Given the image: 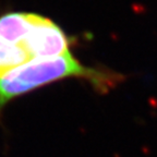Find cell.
Returning <instances> with one entry per match:
<instances>
[{
    "mask_svg": "<svg viewBox=\"0 0 157 157\" xmlns=\"http://www.w3.org/2000/svg\"><path fill=\"white\" fill-rule=\"evenodd\" d=\"M71 78H83L101 93L109 92L123 80L122 74L110 69L84 66L71 52L58 57L32 59L0 75V110L13 98Z\"/></svg>",
    "mask_w": 157,
    "mask_h": 157,
    "instance_id": "6da1fadb",
    "label": "cell"
},
{
    "mask_svg": "<svg viewBox=\"0 0 157 157\" xmlns=\"http://www.w3.org/2000/svg\"><path fill=\"white\" fill-rule=\"evenodd\" d=\"M31 60L58 57L70 52V39L58 24L48 17L31 13L29 26L20 44Z\"/></svg>",
    "mask_w": 157,
    "mask_h": 157,
    "instance_id": "7a4b0ae2",
    "label": "cell"
},
{
    "mask_svg": "<svg viewBox=\"0 0 157 157\" xmlns=\"http://www.w3.org/2000/svg\"><path fill=\"white\" fill-rule=\"evenodd\" d=\"M29 60L31 58L22 47L0 39V75Z\"/></svg>",
    "mask_w": 157,
    "mask_h": 157,
    "instance_id": "3957f363",
    "label": "cell"
}]
</instances>
